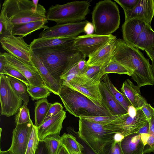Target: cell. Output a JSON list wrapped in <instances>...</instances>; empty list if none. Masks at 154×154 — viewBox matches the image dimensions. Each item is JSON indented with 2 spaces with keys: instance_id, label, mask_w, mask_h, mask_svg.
I'll list each match as a JSON object with an SVG mask.
<instances>
[{
  "instance_id": "d6a6232c",
  "label": "cell",
  "mask_w": 154,
  "mask_h": 154,
  "mask_svg": "<svg viewBox=\"0 0 154 154\" xmlns=\"http://www.w3.org/2000/svg\"><path fill=\"white\" fill-rule=\"evenodd\" d=\"M60 134H53L46 137L42 140L45 143L50 154H57L61 146Z\"/></svg>"
},
{
  "instance_id": "6da1fadb",
  "label": "cell",
  "mask_w": 154,
  "mask_h": 154,
  "mask_svg": "<svg viewBox=\"0 0 154 154\" xmlns=\"http://www.w3.org/2000/svg\"><path fill=\"white\" fill-rule=\"evenodd\" d=\"M112 59L129 72L131 78L140 88L154 85V76L149 59L137 48L117 39Z\"/></svg>"
},
{
  "instance_id": "91938a15",
  "label": "cell",
  "mask_w": 154,
  "mask_h": 154,
  "mask_svg": "<svg viewBox=\"0 0 154 154\" xmlns=\"http://www.w3.org/2000/svg\"><path fill=\"white\" fill-rule=\"evenodd\" d=\"M83 154V153H82V154L77 153V154Z\"/></svg>"
},
{
  "instance_id": "ffe728a7",
  "label": "cell",
  "mask_w": 154,
  "mask_h": 154,
  "mask_svg": "<svg viewBox=\"0 0 154 154\" xmlns=\"http://www.w3.org/2000/svg\"><path fill=\"white\" fill-rule=\"evenodd\" d=\"M147 25L144 21L137 19L125 20L122 26L123 41L133 46L137 37Z\"/></svg>"
},
{
  "instance_id": "1f68e13d",
  "label": "cell",
  "mask_w": 154,
  "mask_h": 154,
  "mask_svg": "<svg viewBox=\"0 0 154 154\" xmlns=\"http://www.w3.org/2000/svg\"><path fill=\"white\" fill-rule=\"evenodd\" d=\"M27 91L33 101L46 98L50 95L51 91L45 87L31 85L27 86Z\"/></svg>"
},
{
  "instance_id": "8992f818",
  "label": "cell",
  "mask_w": 154,
  "mask_h": 154,
  "mask_svg": "<svg viewBox=\"0 0 154 154\" xmlns=\"http://www.w3.org/2000/svg\"><path fill=\"white\" fill-rule=\"evenodd\" d=\"M92 18L95 34L98 35H111L119 28L120 24L118 7L110 0L97 3L92 11Z\"/></svg>"
},
{
  "instance_id": "816d5d0a",
  "label": "cell",
  "mask_w": 154,
  "mask_h": 154,
  "mask_svg": "<svg viewBox=\"0 0 154 154\" xmlns=\"http://www.w3.org/2000/svg\"><path fill=\"white\" fill-rule=\"evenodd\" d=\"M5 60L4 57L0 54V74H2L4 69Z\"/></svg>"
},
{
  "instance_id": "603a6c76",
  "label": "cell",
  "mask_w": 154,
  "mask_h": 154,
  "mask_svg": "<svg viewBox=\"0 0 154 154\" xmlns=\"http://www.w3.org/2000/svg\"><path fill=\"white\" fill-rule=\"evenodd\" d=\"M100 90L103 103L113 115H122L128 112L110 93L103 81L100 84Z\"/></svg>"
},
{
  "instance_id": "6f0895ef",
  "label": "cell",
  "mask_w": 154,
  "mask_h": 154,
  "mask_svg": "<svg viewBox=\"0 0 154 154\" xmlns=\"http://www.w3.org/2000/svg\"><path fill=\"white\" fill-rule=\"evenodd\" d=\"M34 5L36 7H37L38 4V2H39V0H32Z\"/></svg>"
},
{
  "instance_id": "7dc6e473",
  "label": "cell",
  "mask_w": 154,
  "mask_h": 154,
  "mask_svg": "<svg viewBox=\"0 0 154 154\" xmlns=\"http://www.w3.org/2000/svg\"><path fill=\"white\" fill-rule=\"evenodd\" d=\"M94 28L92 23L88 22L85 27L84 32L86 35H90L93 34Z\"/></svg>"
},
{
  "instance_id": "9f6ffc18",
  "label": "cell",
  "mask_w": 154,
  "mask_h": 154,
  "mask_svg": "<svg viewBox=\"0 0 154 154\" xmlns=\"http://www.w3.org/2000/svg\"><path fill=\"white\" fill-rule=\"evenodd\" d=\"M0 154H14L9 149L8 150L2 151H0Z\"/></svg>"
},
{
  "instance_id": "f5cc1de1",
  "label": "cell",
  "mask_w": 154,
  "mask_h": 154,
  "mask_svg": "<svg viewBox=\"0 0 154 154\" xmlns=\"http://www.w3.org/2000/svg\"><path fill=\"white\" fill-rule=\"evenodd\" d=\"M149 136V135L148 134H140V137L141 141L145 146L146 144L147 140Z\"/></svg>"
},
{
  "instance_id": "681fc988",
  "label": "cell",
  "mask_w": 154,
  "mask_h": 154,
  "mask_svg": "<svg viewBox=\"0 0 154 154\" xmlns=\"http://www.w3.org/2000/svg\"><path fill=\"white\" fill-rule=\"evenodd\" d=\"M148 121L149 123V134L150 135L154 136V117Z\"/></svg>"
},
{
  "instance_id": "5bb4252c",
  "label": "cell",
  "mask_w": 154,
  "mask_h": 154,
  "mask_svg": "<svg viewBox=\"0 0 154 154\" xmlns=\"http://www.w3.org/2000/svg\"><path fill=\"white\" fill-rule=\"evenodd\" d=\"M23 38L21 36L6 35L1 37L0 42L3 48L8 53L24 61L31 62L32 50Z\"/></svg>"
},
{
  "instance_id": "52a82bcc",
  "label": "cell",
  "mask_w": 154,
  "mask_h": 154,
  "mask_svg": "<svg viewBox=\"0 0 154 154\" xmlns=\"http://www.w3.org/2000/svg\"><path fill=\"white\" fill-rule=\"evenodd\" d=\"M91 2L74 1L52 5L47 12L46 19L57 24L81 22L85 19L88 13Z\"/></svg>"
},
{
  "instance_id": "94428289",
  "label": "cell",
  "mask_w": 154,
  "mask_h": 154,
  "mask_svg": "<svg viewBox=\"0 0 154 154\" xmlns=\"http://www.w3.org/2000/svg\"><path fill=\"white\" fill-rule=\"evenodd\" d=\"M66 153H67V154H69L68 153H67V152H66Z\"/></svg>"
},
{
  "instance_id": "ab89813d",
  "label": "cell",
  "mask_w": 154,
  "mask_h": 154,
  "mask_svg": "<svg viewBox=\"0 0 154 154\" xmlns=\"http://www.w3.org/2000/svg\"><path fill=\"white\" fill-rule=\"evenodd\" d=\"M80 75L77 66V63L65 72L60 76L61 80L68 82L75 77Z\"/></svg>"
},
{
  "instance_id": "f1b7e54d",
  "label": "cell",
  "mask_w": 154,
  "mask_h": 154,
  "mask_svg": "<svg viewBox=\"0 0 154 154\" xmlns=\"http://www.w3.org/2000/svg\"><path fill=\"white\" fill-rule=\"evenodd\" d=\"M51 104L46 98L39 100L35 102L34 110L35 125L37 127L43 123Z\"/></svg>"
},
{
  "instance_id": "277c9868",
  "label": "cell",
  "mask_w": 154,
  "mask_h": 154,
  "mask_svg": "<svg viewBox=\"0 0 154 154\" xmlns=\"http://www.w3.org/2000/svg\"><path fill=\"white\" fill-rule=\"evenodd\" d=\"M40 58L46 67L57 79L66 71L86 57L70 47H56L32 50Z\"/></svg>"
},
{
  "instance_id": "4fadbf2b",
  "label": "cell",
  "mask_w": 154,
  "mask_h": 154,
  "mask_svg": "<svg viewBox=\"0 0 154 154\" xmlns=\"http://www.w3.org/2000/svg\"><path fill=\"white\" fill-rule=\"evenodd\" d=\"M88 21L75 23L57 24L43 30L38 35V38L57 37L73 38L84 32Z\"/></svg>"
},
{
  "instance_id": "3957f363",
  "label": "cell",
  "mask_w": 154,
  "mask_h": 154,
  "mask_svg": "<svg viewBox=\"0 0 154 154\" xmlns=\"http://www.w3.org/2000/svg\"><path fill=\"white\" fill-rule=\"evenodd\" d=\"M58 96L66 110L76 117L113 115L104 104L90 99L63 83Z\"/></svg>"
},
{
  "instance_id": "ba28073f",
  "label": "cell",
  "mask_w": 154,
  "mask_h": 154,
  "mask_svg": "<svg viewBox=\"0 0 154 154\" xmlns=\"http://www.w3.org/2000/svg\"><path fill=\"white\" fill-rule=\"evenodd\" d=\"M148 120L141 109L137 110L131 106L127 113L120 115L117 119L105 126L113 133H120L125 137L136 133Z\"/></svg>"
},
{
  "instance_id": "2e32d148",
  "label": "cell",
  "mask_w": 154,
  "mask_h": 154,
  "mask_svg": "<svg viewBox=\"0 0 154 154\" xmlns=\"http://www.w3.org/2000/svg\"><path fill=\"white\" fill-rule=\"evenodd\" d=\"M31 59L37 69L44 83L45 86L51 92L58 95L62 80L57 79L51 74L39 57L32 50Z\"/></svg>"
},
{
  "instance_id": "cb8c5ba5",
  "label": "cell",
  "mask_w": 154,
  "mask_h": 154,
  "mask_svg": "<svg viewBox=\"0 0 154 154\" xmlns=\"http://www.w3.org/2000/svg\"><path fill=\"white\" fill-rule=\"evenodd\" d=\"M121 146L124 154H143L145 145L140 134L135 133L125 136L121 142Z\"/></svg>"
},
{
  "instance_id": "74e56055",
  "label": "cell",
  "mask_w": 154,
  "mask_h": 154,
  "mask_svg": "<svg viewBox=\"0 0 154 154\" xmlns=\"http://www.w3.org/2000/svg\"><path fill=\"white\" fill-rule=\"evenodd\" d=\"M101 154H124L121 147V142L115 140L104 148Z\"/></svg>"
},
{
  "instance_id": "e575fe53",
  "label": "cell",
  "mask_w": 154,
  "mask_h": 154,
  "mask_svg": "<svg viewBox=\"0 0 154 154\" xmlns=\"http://www.w3.org/2000/svg\"><path fill=\"white\" fill-rule=\"evenodd\" d=\"M17 112L15 118L16 125L26 123L31 120L29 109L26 105L23 104L21 106Z\"/></svg>"
},
{
  "instance_id": "8d00e7d4",
  "label": "cell",
  "mask_w": 154,
  "mask_h": 154,
  "mask_svg": "<svg viewBox=\"0 0 154 154\" xmlns=\"http://www.w3.org/2000/svg\"><path fill=\"white\" fill-rule=\"evenodd\" d=\"M119 115L83 117L80 118L101 124L106 125L117 119Z\"/></svg>"
},
{
  "instance_id": "30bf717a",
  "label": "cell",
  "mask_w": 154,
  "mask_h": 154,
  "mask_svg": "<svg viewBox=\"0 0 154 154\" xmlns=\"http://www.w3.org/2000/svg\"><path fill=\"white\" fill-rule=\"evenodd\" d=\"M116 38L112 35H102L96 34L85 35L75 38L70 47L71 49L78 51L85 57H89L107 43Z\"/></svg>"
},
{
  "instance_id": "484cf974",
  "label": "cell",
  "mask_w": 154,
  "mask_h": 154,
  "mask_svg": "<svg viewBox=\"0 0 154 154\" xmlns=\"http://www.w3.org/2000/svg\"><path fill=\"white\" fill-rule=\"evenodd\" d=\"M133 46L145 51L154 48V31L150 25H146L137 37Z\"/></svg>"
},
{
  "instance_id": "d4e9b609",
  "label": "cell",
  "mask_w": 154,
  "mask_h": 154,
  "mask_svg": "<svg viewBox=\"0 0 154 154\" xmlns=\"http://www.w3.org/2000/svg\"><path fill=\"white\" fill-rule=\"evenodd\" d=\"M47 20L33 21L14 26L10 35H19L24 37L37 30L42 28L44 30L49 27L46 25Z\"/></svg>"
},
{
  "instance_id": "c3c4849f",
  "label": "cell",
  "mask_w": 154,
  "mask_h": 154,
  "mask_svg": "<svg viewBox=\"0 0 154 154\" xmlns=\"http://www.w3.org/2000/svg\"><path fill=\"white\" fill-rule=\"evenodd\" d=\"M149 123L148 120L143 126L140 128L136 132L137 133L147 134H149Z\"/></svg>"
},
{
  "instance_id": "d590c367",
  "label": "cell",
  "mask_w": 154,
  "mask_h": 154,
  "mask_svg": "<svg viewBox=\"0 0 154 154\" xmlns=\"http://www.w3.org/2000/svg\"><path fill=\"white\" fill-rule=\"evenodd\" d=\"M2 74L11 76L17 79L27 86L31 85L26 77L21 72L14 68L4 64V69Z\"/></svg>"
},
{
  "instance_id": "f546056e",
  "label": "cell",
  "mask_w": 154,
  "mask_h": 154,
  "mask_svg": "<svg viewBox=\"0 0 154 154\" xmlns=\"http://www.w3.org/2000/svg\"><path fill=\"white\" fill-rule=\"evenodd\" d=\"M7 76L12 87L18 96L22 100L23 104L27 105L29 102V96L27 90V86L19 80L10 76Z\"/></svg>"
},
{
  "instance_id": "836d02e7",
  "label": "cell",
  "mask_w": 154,
  "mask_h": 154,
  "mask_svg": "<svg viewBox=\"0 0 154 154\" xmlns=\"http://www.w3.org/2000/svg\"><path fill=\"white\" fill-rule=\"evenodd\" d=\"M39 141L37 127L34 125L25 154H34Z\"/></svg>"
},
{
  "instance_id": "6125c7cd",
  "label": "cell",
  "mask_w": 154,
  "mask_h": 154,
  "mask_svg": "<svg viewBox=\"0 0 154 154\" xmlns=\"http://www.w3.org/2000/svg\"><path fill=\"white\" fill-rule=\"evenodd\" d=\"M153 152H154V151H153Z\"/></svg>"
},
{
  "instance_id": "f6af8a7d",
  "label": "cell",
  "mask_w": 154,
  "mask_h": 154,
  "mask_svg": "<svg viewBox=\"0 0 154 154\" xmlns=\"http://www.w3.org/2000/svg\"><path fill=\"white\" fill-rule=\"evenodd\" d=\"M34 154H50L43 140H39L37 149Z\"/></svg>"
},
{
  "instance_id": "60d3db41",
  "label": "cell",
  "mask_w": 154,
  "mask_h": 154,
  "mask_svg": "<svg viewBox=\"0 0 154 154\" xmlns=\"http://www.w3.org/2000/svg\"><path fill=\"white\" fill-rule=\"evenodd\" d=\"M63 107L60 103L56 102L51 104L48 112L44 121H46L56 115L63 110Z\"/></svg>"
},
{
  "instance_id": "83f0119b",
  "label": "cell",
  "mask_w": 154,
  "mask_h": 154,
  "mask_svg": "<svg viewBox=\"0 0 154 154\" xmlns=\"http://www.w3.org/2000/svg\"><path fill=\"white\" fill-rule=\"evenodd\" d=\"M102 80L110 93L128 112L129 108L132 106L131 104L126 97L114 85L108 74H106L103 76Z\"/></svg>"
},
{
  "instance_id": "8fae6325",
  "label": "cell",
  "mask_w": 154,
  "mask_h": 154,
  "mask_svg": "<svg viewBox=\"0 0 154 154\" xmlns=\"http://www.w3.org/2000/svg\"><path fill=\"white\" fill-rule=\"evenodd\" d=\"M0 54L4 57L5 63L21 72L31 85L45 87L37 69L32 62H28L24 61L8 53H1Z\"/></svg>"
},
{
  "instance_id": "4316f807",
  "label": "cell",
  "mask_w": 154,
  "mask_h": 154,
  "mask_svg": "<svg viewBox=\"0 0 154 154\" xmlns=\"http://www.w3.org/2000/svg\"><path fill=\"white\" fill-rule=\"evenodd\" d=\"M60 143L66 152L69 154H82L84 147L72 135L63 134L60 137Z\"/></svg>"
},
{
  "instance_id": "d6986e66",
  "label": "cell",
  "mask_w": 154,
  "mask_h": 154,
  "mask_svg": "<svg viewBox=\"0 0 154 154\" xmlns=\"http://www.w3.org/2000/svg\"><path fill=\"white\" fill-rule=\"evenodd\" d=\"M117 40H112L91 55L87 61L88 66H103L108 64L113 58Z\"/></svg>"
},
{
  "instance_id": "7402d4cb",
  "label": "cell",
  "mask_w": 154,
  "mask_h": 154,
  "mask_svg": "<svg viewBox=\"0 0 154 154\" xmlns=\"http://www.w3.org/2000/svg\"><path fill=\"white\" fill-rule=\"evenodd\" d=\"M75 38H38L33 39L29 45L32 50L44 48L70 47L73 43Z\"/></svg>"
},
{
  "instance_id": "e0dca14e",
  "label": "cell",
  "mask_w": 154,
  "mask_h": 154,
  "mask_svg": "<svg viewBox=\"0 0 154 154\" xmlns=\"http://www.w3.org/2000/svg\"><path fill=\"white\" fill-rule=\"evenodd\" d=\"M125 20L131 19L141 20L151 26L154 17V0H139L131 10L124 11Z\"/></svg>"
},
{
  "instance_id": "4dcf8cb0",
  "label": "cell",
  "mask_w": 154,
  "mask_h": 154,
  "mask_svg": "<svg viewBox=\"0 0 154 154\" xmlns=\"http://www.w3.org/2000/svg\"><path fill=\"white\" fill-rule=\"evenodd\" d=\"M110 73L131 75L130 73L126 68L112 58L108 64L102 66L99 77L101 79L105 74Z\"/></svg>"
},
{
  "instance_id": "f907efd6",
  "label": "cell",
  "mask_w": 154,
  "mask_h": 154,
  "mask_svg": "<svg viewBox=\"0 0 154 154\" xmlns=\"http://www.w3.org/2000/svg\"><path fill=\"white\" fill-rule=\"evenodd\" d=\"M152 61L154 62V48L152 49L145 51Z\"/></svg>"
},
{
  "instance_id": "ee69618b",
  "label": "cell",
  "mask_w": 154,
  "mask_h": 154,
  "mask_svg": "<svg viewBox=\"0 0 154 154\" xmlns=\"http://www.w3.org/2000/svg\"><path fill=\"white\" fill-rule=\"evenodd\" d=\"M154 150V136L150 135L149 137L146 144L145 146L143 154H149Z\"/></svg>"
},
{
  "instance_id": "7c38bea8",
  "label": "cell",
  "mask_w": 154,
  "mask_h": 154,
  "mask_svg": "<svg viewBox=\"0 0 154 154\" xmlns=\"http://www.w3.org/2000/svg\"><path fill=\"white\" fill-rule=\"evenodd\" d=\"M100 81L89 79L83 75H80L68 82L62 81V83L79 92L89 99L102 104L100 90Z\"/></svg>"
},
{
  "instance_id": "f35d334b",
  "label": "cell",
  "mask_w": 154,
  "mask_h": 154,
  "mask_svg": "<svg viewBox=\"0 0 154 154\" xmlns=\"http://www.w3.org/2000/svg\"><path fill=\"white\" fill-rule=\"evenodd\" d=\"M102 68V66H88L85 72L82 75H83L89 79L100 81L101 78L99 77V74Z\"/></svg>"
},
{
  "instance_id": "db71d44e",
  "label": "cell",
  "mask_w": 154,
  "mask_h": 154,
  "mask_svg": "<svg viewBox=\"0 0 154 154\" xmlns=\"http://www.w3.org/2000/svg\"><path fill=\"white\" fill-rule=\"evenodd\" d=\"M85 150L86 151L87 154H97L94 152H93L91 149L89 147L88 148H85Z\"/></svg>"
},
{
  "instance_id": "9c48e42d",
  "label": "cell",
  "mask_w": 154,
  "mask_h": 154,
  "mask_svg": "<svg viewBox=\"0 0 154 154\" xmlns=\"http://www.w3.org/2000/svg\"><path fill=\"white\" fill-rule=\"evenodd\" d=\"M0 113L10 117L15 114L23 102L12 87L7 75L0 74Z\"/></svg>"
},
{
  "instance_id": "9a60e30c",
  "label": "cell",
  "mask_w": 154,
  "mask_h": 154,
  "mask_svg": "<svg viewBox=\"0 0 154 154\" xmlns=\"http://www.w3.org/2000/svg\"><path fill=\"white\" fill-rule=\"evenodd\" d=\"M33 125L32 120L26 123L16 125L8 149L14 154H25Z\"/></svg>"
},
{
  "instance_id": "ac0fdd59",
  "label": "cell",
  "mask_w": 154,
  "mask_h": 154,
  "mask_svg": "<svg viewBox=\"0 0 154 154\" xmlns=\"http://www.w3.org/2000/svg\"><path fill=\"white\" fill-rule=\"evenodd\" d=\"M66 117V112L63 110L37 127L39 140H42L46 137L50 135L60 134L63 121Z\"/></svg>"
},
{
  "instance_id": "bcb514c9",
  "label": "cell",
  "mask_w": 154,
  "mask_h": 154,
  "mask_svg": "<svg viewBox=\"0 0 154 154\" xmlns=\"http://www.w3.org/2000/svg\"><path fill=\"white\" fill-rule=\"evenodd\" d=\"M77 66L80 75L85 73L88 67L87 62L85 59H83L79 61L77 63Z\"/></svg>"
},
{
  "instance_id": "5b68a950",
  "label": "cell",
  "mask_w": 154,
  "mask_h": 154,
  "mask_svg": "<svg viewBox=\"0 0 154 154\" xmlns=\"http://www.w3.org/2000/svg\"><path fill=\"white\" fill-rule=\"evenodd\" d=\"M79 137L97 154H101L104 148L115 141L116 134L105 128L104 125L79 118Z\"/></svg>"
},
{
  "instance_id": "7bdbcfd3",
  "label": "cell",
  "mask_w": 154,
  "mask_h": 154,
  "mask_svg": "<svg viewBox=\"0 0 154 154\" xmlns=\"http://www.w3.org/2000/svg\"><path fill=\"white\" fill-rule=\"evenodd\" d=\"M141 109L148 120L154 117V108L150 104H144Z\"/></svg>"
},
{
  "instance_id": "44dd1931",
  "label": "cell",
  "mask_w": 154,
  "mask_h": 154,
  "mask_svg": "<svg viewBox=\"0 0 154 154\" xmlns=\"http://www.w3.org/2000/svg\"><path fill=\"white\" fill-rule=\"evenodd\" d=\"M121 89L122 93L136 109H141L144 104L147 103L141 95L140 88L134 85L129 79H127L123 82Z\"/></svg>"
},
{
  "instance_id": "11a10c76",
  "label": "cell",
  "mask_w": 154,
  "mask_h": 154,
  "mask_svg": "<svg viewBox=\"0 0 154 154\" xmlns=\"http://www.w3.org/2000/svg\"><path fill=\"white\" fill-rule=\"evenodd\" d=\"M57 154H67V153L64 149L61 146Z\"/></svg>"
},
{
  "instance_id": "b9f144b4",
  "label": "cell",
  "mask_w": 154,
  "mask_h": 154,
  "mask_svg": "<svg viewBox=\"0 0 154 154\" xmlns=\"http://www.w3.org/2000/svg\"><path fill=\"white\" fill-rule=\"evenodd\" d=\"M139 0H114L123 9L124 11L131 10L134 9Z\"/></svg>"
},
{
  "instance_id": "680465c9",
  "label": "cell",
  "mask_w": 154,
  "mask_h": 154,
  "mask_svg": "<svg viewBox=\"0 0 154 154\" xmlns=\"http://www.w3.org/2000/svg\"><path fill=\"white\" fill-rule=\"evenodd\" d=\"M152 64L151 65V67H152V72H153V75L154 76V62H152Z\"/></svg>"
},
{
  "instance_id": "7a4b0ae2",
  "label": "cell",
  "mask_w": 154,
  "mask_h": 154,
  "mask_svg": "<svg viewBox=\"0 0 154 154\" xmlns=\"http://www.w3.org/2000/svg\"><path fill=\"white\" fill-rule=\"evenodd\" d=\"M46 13L43 6L38 4L36 7L32 0H5L0 15V21L4 26L3 33L0 38L10 35L15 26L47 20Z\"/></svg>"
}]
</instances>
